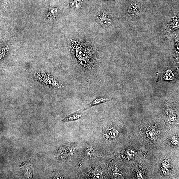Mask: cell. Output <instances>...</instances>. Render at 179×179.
I'll list each match as a JSON object with an SVG mask.
<instances>
[{"mask_svg": "<svg viewBox=\"0 0 179 179\" xmlns=\"http://www.w3.org/2000/svg\"><path fill=\"white\" fill-rule=\"evenodd\" d=\"M178 79L177 73L173 68H166L159 76L157 82L161 81H175Z\"/></svg>", "mask_w": 179, "mask_h": 179, "instance_id": "obj_1", "label": "cell"}, {"mask_svg": "<svg viewBox=\"0 0 179 179\" xmlns=\"http://www.w3.org/2000/svg\"><path fill=\"white\" fill-rule=\"evenodd\" d=\"M113 98L107 96H100L96 97L92 101L87 105L83 109V111L86 110L93 106H97L112 100Z\"/></svg>", "mask_w": 179, "mask_h": 179, "instance_id": "obj_2", "label": "cell"}, {"mask_svg": "<svg viewBox=\"0 0 179 179\" xmlns=\"http://www.w3.org/2000/svg\"><path fill=\"white\" fill-rule=\"evenodd\" d=\"M86 117V115L84 113L81 111H76L69 115L63 119L61 122H67L75 121L83 119Z\"/></svg>", "mask_w": 179, "mask_h": 179, "instance_id": "obj_3", "label": "cell"}, {"mask_svg": "<svg viewBox=\"0 0 179 179\" xmlns=\"http://www.w3.org/2000/svg\"><path fill=\"white\" fill-rule=\"evenodd\" d=\"M60 12L59 9L56 8H51L49 10L48 15V20L50 22H52L55 19L56 16Z\"/></svg>", "mask_w": 179, "mask_h": 179, "instance_id": "obj_4", "label": "cell"}, {"mask_svg": "<svg viewBox=\"0 0 179 179\" xmlns=\"http://www.w3.org/2000/svg\"><path fill=\"white\" fill-rule=\"evenodd\" d=\"M95 150L94 148L90 144H87L85 148V156L87 158H91L94 154Z\"/></svg>", "mask_w": 179, "mask_h": 179, "instance_id": "obj_5", "label": "cell"}, {"mask_svg": "<svg viewBox=\"0 0 179 179\" xmlns=\"http://www.w3.org/2000/svg\"><path fill=\"white\" fill-rule=\"evenodd\" d=\"M118 134V132L116 130H110L107 131L106 134V137L109 138H114L116 137Z\"/></svg>", "mask_w": 179, "mask_h": 179, "instance_id": "obj_6", "label": "cell"}, {"mask_svg": "<svg viewBox=\"0 0 179 179\" xmlns=\"http://www.w3.org/2000/svg\"><path fill=\"white\" fill-rule=\"evenodd\" d=\"M146 133L149 138L152 140H155L157 138L155 132L152 131H148L146 132Z\"/></svg>", "mask_w": 179, "mask_h": 179, "instance_id": "obj_7", "label": "cell"}, {"mask_svg": "<svg viewBox=\"0 0 179 179\" xmlns=\"http://www.w3.org/2000/svg\"><path fill=\"white\" fill-rule=\"evenodd\" d=\"M100 22L101 24L103 26H106L110 24L111 21L110 19L107 18H101Z\"/></svg>", "mask_w": 179, "mask_h": 179, "instance_id": "obj_8", "label": "cell"}, {"mask_svg": "<svg viewBox=\"0 0 179 179\" xmlns=\"http://www.w3.org/2000/svg\"><path fill=\"white\" fill-rule=\"evenodd\" d=\"M92 174L93 178H96V179H100L101 177V171L99 169H96L93 171Z\"/></svg>", "mask_w": 179, "mask_h": 179, "instance_id": "obj_9", "label": "cell"}, {"mask_svg": "<svg viewBox=\"0 0 179 179\" xmlns=\"http://www.w3.org/2000/svg\"><path fill=\"white\" fill-rule=\"evenodd\" d=\"M177 119V117L176 115L174 113L170 114L169 115L168 119V121L170 124H174L176 122Z\"/></svg>", "mask_w": 179, "mask_h": 179, "instance_id": "obj_10", "label": "cell"}, {"mask_svg": "<svg viewBox=\"0 0 179 179\" xmlns=\"http://www.w3.org/2000/svg\"><path fill=\"white\" fill-rule=\"evenodd\" d=\"M71 6L73 7L74 8L79 9L81 7V5L79 1L78 0L72 1L70 3Z\"/></svg>", "mask_w": 179, "mask_h": 179, "instance_id": "obj_11", "label": "cell"}, {"mask_svg": "<svg viewBox=\"0 0 179 179\" xmlns=\"http://www.w3.org/2000/svg\"><path fill=\"white\" fill-rule=\"evenodd\" d=\"M128 155L129 156H133L135 155L136 154V152L134 150L130 149L127 152Z\"/></svg>", "mask_w": 179, "mask_h": 179, "instance_id": "obj_12", "label": "cell"}, {"mask_svg": "<svg viewBox=\"0 0 179 179\" xmlns=\"http://www.w3.org/2000/svg\"><path fill=\"white\" fill-rule=\"evenodd\" d=\"M163 172H164V174L167 175L169 174V170L168 168H164V169H163Z\"/></svg>", "mask_w": 179, "mask_h": 179, "instance_id": "obj_13", "label": "cell"}]
</instances>
